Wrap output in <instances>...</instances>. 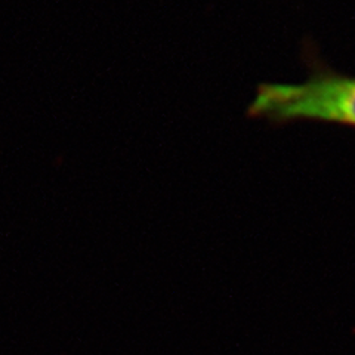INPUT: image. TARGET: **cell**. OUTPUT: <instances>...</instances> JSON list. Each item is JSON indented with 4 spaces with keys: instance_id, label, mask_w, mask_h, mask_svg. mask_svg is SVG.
<instances>
[{
    "instance_id": "cell-1",
    "label": "cell",
    "mask_w": 355,
    "mask_h": 355,
    "mask_svg": "<svg viewBox=\"0 0 355 355\" xmlns=\"http://www.w3.org/2000/svg\"><path fill=\"white\" fill-rule=\"evenodd\" d=\"M248 113L274 123L311 120L355 128V77L317 67L301 83H262Z\"/></svg>"
}]
</instances>
